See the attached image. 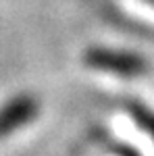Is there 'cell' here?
<instances>
[{
  "mask_svg": "<svg viewBox=\"0 0 154 156\" xmlns=\"http://www.w3.org/2000/svg\"><path fill=\"white\" fill-rule=\"evenodd\" d=\"M38 110H40V104L29 94H19L11 98L4 106H0V140L29 125L38 117Z\"/></svg>",
  "mask_w": 154,
  "mask_h": 156,
  "instance_id": "cell-1",
  "label": "cell"
},
{
  "mask_svg": "<svg viewBox=\"0 0 154 156\" xmlns=\"http://www.w3.org/2000/svg\"><path fill=\"white\" fill-rule=\"evenodd\" d=\"M88 65L100 69V71H108L115 75H140L144 71V62L142 58L133 56V54H117V52H108V50H92L88 52Z\"/></svg>",
  "mask_w": 154,
  "mask_h": 156,
  "instance_id": "cell-2",
  "label": "cell"
},
{
  "mask_svg": "<svg viewBox=\"0 0 154 156\" xmlns=\"http://www.w3.org/2000/svg\"><path fill=\"white\" fill-rule=\"evenodd\" d=\"M131 115H133V119L138 121V125H142L144 129L150 133V137L154 142V112L146 110L144 106H131Z\"/></svg>",
  "mask_w": 154,
  "mask_h": 156,
  "instance_id": "cell-3",
  "label": "cell"
}]
</instances>
